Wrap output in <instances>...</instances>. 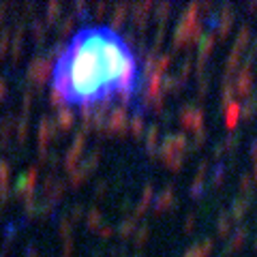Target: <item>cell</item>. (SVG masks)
I'll return each instance as SVG.
<instances>
[{
	"label": "cell",
	"instance_id": "obj_1",
	"mask_svg": "<svg viewBox=\"0 0 257 257\" xmlns=\"http://www.w3.org/2000/svg\"><path fill=\"white\" fill-rule=\"evenodd\" d=\"M50 86L62 105L96 109L135 101L144 67L131 41L109 24H82L56 54Z\"/></svg>",
	"mask_w": 257,
	"mask_h": 257
}]
</instances>
